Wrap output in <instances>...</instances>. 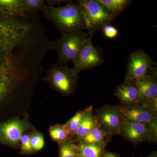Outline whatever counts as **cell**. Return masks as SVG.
Returning <instances> with one entry per match:
<instances>
[{
	"instance_id": "obj_1",
	"label": "cell",
	"mask_w": 157,
	"mask_h": 157,
	"mask_svg": "<svg viewBox=\"0 0 157 157\" xmlns=\"http://www.w3.org/2000/svg\"><path fill=\"white\" fill-rule=\"evenodd\" d=\"M48 43L29 23L0 12V107L43 71Z\"/></svg>"
},
{
	"instance_id": "obj_2",
	"label": "cell",
	"mask_w": 157,
	"mask_h": 157,
	"mask_svg": "<svg viewBox=\"0 0 157 157\" xmlns=\"http://www.w3.org/2000/svg\"><path fill=\"white\" fill-rule=\"evenodd\" d=\"M42 11L62 34L86 29L83 13L76 2L56 7L45 5Z\"/></svg>"
},
{
	"instance_id": "obj_3",
	"label": "cell",
	"mask_w": 157,
	"mask_h": 157,
	"mask_svg": "<svg viewBox=\"0 0 157 157\" xmlns=\"http://www.w3.org/2000/svg\"><path fill=\"white\" fill-rule=\"evenodd\" d=\"M94 33L76 31L62 34L61 36L54 42V50L58 59L55 65H67L76 58L85 42Z\"/></svg>"
},
{
	"instance_id": "obj_4",
	"label": "cell",
	"mask_w": 157,
	"mask_h": 157,
	"mask_svg": "<svg viewBox=\"0 0 157 157\" xmlns=\"http://www.w3.org/2000/svg\"><path fill=\"white\" fill-rule=\"evenodd\" d=\"M76 3L81 8L85 22L86 29L94 33L102 29L115 16L97 0H79Z\"/></svg>"
},
{
	"instance_id": "obj_5",
	"label": "cell",
	"mask_w": 157,
	"mask_h": 157,
	"mask_svg": "<svg viewBox=\"0 0 157 157\" xmlns=\"http://www.w3.org/2000/svg\"><path fill=\"white\" fill-rule=\"evenodd\" d=\"M78 73L67 65H53L45 74L44 79L61 94L68 95L74 91Z\"/></svg>"
},
{
	"instance_id": "obj_6",
	"label": "cell",
	"mask_w": 157,
	"mask_h": 157,
	"mask_svg": "<svg viewBox=\"0 0 157 157\" xmlns=\"http://www.w3.org/2000/svg\"><path fill=\"white\" fill-rule=\"evenodd\" d=\"M119 135L134 143L157 139V119L149 124L125 121Z\"/></svg>"
},
{
	"instance_id": "obj_7",
	"label": "cell",
	"mask_w": 157,
	"mask_h": 157,
	"mask_svg": "<svg viewBox=\"0 0 157 157\" xmlns=\"http://www.w3.org/2000/svg\"><path fill=\"white\" fill-rule=\"evenodd\" d=\"M92 37L91 34L73 61V68L77 73L92 69L104 62L101 51L93 44Z\"/></svg>"
},
{
	"instance_id": "obj_8",
	"label": "cell",
	"mask_w": 157,
	"mask_h": 157,
	"mask_svg": "<svg viewBox=\"0 0 157 157\" xmlns=\"http://www.w3.org/2000/svg\"><path fill=\"white\" fill-rule=\"evenodd\" d=\"M95 117L101 128L111 135H118L125 120L118 106L106 105L97 111Z\"/></svg>"
},
{
	"instance_id": "obj_9",
	"label": "cell",
	"mask_w": 157,
	"mask_h": 157,
	"mask_svg": "<svg viewBox=\"0 0 157 157\" xmlns=\"http://www.w3.org/2000/svg\"><path fill=\"white\" fill-rule=\"evenodd\" d=\"M153 62L144 51L141 49L130 55L127 66L125 80L135 81L148 74L152 68Z\"/></svg>"
},
{
	"instance_id": "obj_10",
	"label": "cell",
	"mask_w": 157,
	"mask_h": 157,
	"mask_svg": "<svg viewBox=\"0 0 157 157\" xmlns=\"http://www.w3.org/2000/svg\"><path fill=\"white\" fill-rule=\"evenodd\" d=\"M28 125L25 121L18 118L0 122V144L17 147Z\"/></svg>"
},
{
	"instance_id": "obj_11",
	"label": "cell",
	"mask_w": 157,
	"mask_h": 157,
	"mask_svg": "<svg viewBox=\"0 0 157 157\" xmlns=\"http://www.w3.org/2000/svg\"><path fill=\"white\" fill-rule=\"evenodd\" d=\"M125 120L149 124L157 119L156 112L147 105L139 104L132 106H118Z\"/></svg>"
},
{
	"instance_id": "obj_12",
	"label": "cell",
	"mask_w": 157,
	"mask_h": 157,
	"mask_svg": "<svg viewBox=\"0 0 157 157\" xmlns=\"http://www.w3.org/2000/svg\"><path fill=\"white\" fill-rule=\"evenodd\" d=\"M139 93L140 104H147L156 100L157 83L155 74H147L135 81Z\"/></svg>"
},
{
	"instance_id": "obj_13",
	"label": "cell",
	"mask_w": 157,
	"mask_h": 157,
	"mask_svg": "<svg viewBox=\"0 0 157 157\" xmlns=\"http://www.w3.org/2000/svg\"><path fill=\"white\" fill-rule=\"evenodd\" d=\"M114 94L122 106H132L140 104L139 93L135 81L125 80L117 86Z\"/></svg>"
},
{
	"instance_id": "obj_14",
	"label": "cell",
	"mask_w": 157,
	"mask_h": 157,
	"mask_svg": "<svg viewBox=\"0 0 157 157\" xmlns=\"http://www.w3.org/2000/svg\"><path fill=\"white\" fill-rule=\"evenodd\" d=\"M98 124L95 116L93 114L92 106H90L75 133L77 139L81 140Z\"/></svg>"
},
{
	"instance_id": "obj_15",
	"label": "cell",
	"mask_w": 157,
	"mask_h": 157,
	"mask_svg": "<svg viewBox=\"0 0 157 157\" xmlns=\"http://www.w3.org/2000/svg\"><path fill=\"white\" fill-rule=\"evenodd\" d=\"M112 135L105 132L98 124L79 141L83 143L99 144L105 147Z\"/></svg>"
},
{
	"instance_id": "obj_16",
	"label": "cell",
	"mask_w": 157,
	"mask_h": 157,
	"mask_svg": "<svg viewBox=\"0 0 157 157\" xmlns=\"http://www.w3.org/2000/svg\"><path fill=\"white\" fill-rule=\"evenodd\" d=\"M77 145L78 157H102L104 152V146L99 144L79 141Z\"/></svg>"
},
{
	"instance_id": "obj_17",
	"label": "cell",
	"mask_w": 157,
	"mask_h": 157,
	"mask_svg": "<svg viewBox=\"0 0 157 157\" xmlns=\"http://www.w3.org/2000/svg\"><path fill=\"white\" fill-rule=\"evenodd\" d=\"M49 133L52 139L59 144L66 142L69 140L72 134L67 123L56 124L51 127Z\"/></svg>"
},
{
	"instance_id": "obj_18",
	"label": "cell",
	"mask_w": 157,
	"mask_h": 157,
	"mask_svg": "<svg viewBox=\"0 0 157 157\" xmlns=\"http://www.w3.org/2000/svg\"><path fill=\"white\" fill-rule=\"evenodd\" d=\"M115 17L125 10L132 1L129 0H97Z\"/></svg>"
},
{
	"instance_id": "obj_19",
	"label": "cell",
	"mask_w": 157,
	"mask_h": 157,
	"mask_svg": "<svg viewBox=\"0 0 157 157\" xmlns=\"http://www.w3.org/2000/svg\"><path fill=\"white\" fill-rule=\"evenodd\" d=\"M0 11L12 14L25 13L23 9L21 0H0Z\"/></svg>"
},
{
	"instance_id": "obj_20",
	"label": "cell",
	"mask_w": 157,
	"mask_h": 157,
	"mask_svg": "<svg viewBox=\"0 0 157 157\" xmlns=\"http://www.w3.org/2000/svg\"><path fill=\"white\" fill-rule=\"evenodd\" d=\"M59 153L60 157H78V145L70 140L59 144Z\"/></svg>"
},
{
	"instance_id": "obj_21",
	"label": "cell",
	"mask_w": 157,
	"mask_h": 157,
	"mask_svg": "<svg viewBox=\"0 0 157 157\" xmlns=\"http://www.w3.org/2000/svg\"><path fill=\"white\" fill-rule=\"evenodd\" d=\"M21 2L24 11L29 14L42 11L45 6V1L42 0H21Z\"/></svg>"
},
{
	"instance_id": "obj_22",
	"label": "cell",
	"mask_w": 157,
	"mask_h": 157,
	"mask_svg": "<svg viewBox=\"0 0 157 157\" xmlns=\"http://www.w3.org/2000/svg\"><path fill=\"white\" fill-rule=\"evenodd\" d=\"M88 108L80 110L76 113V114L67 123L68 128L70 129L72 135H75L76 130L78 128L79 124L82 118L86 112Z\"/></svg>"
},
{
	"instance_id": "obj_23",
	"label": "cell",
	"mask_w": 157,
	"mask_h": 157,
	"mask_svg": "<svg viewBox=\"0 0 157 157\" xmlns=\"http://www.w3.org/2000/svg\"><path fill=\"white\" fill-rule=\"evenodd\" d=\"M31 146L34 151L41 150L44 146L45 141L42 134L35 132L30 136Z\"/></svg>"
},
{
	"instance_id": "obj_24",
	"label": "cell",
	"mask_w": 157,
	"mask_h": 157,
	"mask_svg": "<svg viewBox=\"0 0 157 157\" xmlns=\"http://www.w3.org/2000/svg\"><path fill=\"white\" fill-rule=\"evenodd\" d=\"M20 142L21 143V152L22 154H29L33 151L30 142V135H23L21 138Z\"/></svg>"
},
{
	"instance_id": "obj_25",
	"label": "cell",
	"mask_w": 157,
	"mask_h": 157,
	"mask_svg": "<svg viewBox=\"0 0 157 157\" xmlns=\"http://www.w3.org/2000/svg\"><path fill=\"white\" fill-rule=\"evenodd\" d=\"M104 36L109 39H113L118 36V30L114 26L107 24L102 29Z\"/></svg>"
},
{
	"instance_id": "obj_26",
	"label": "cell",
	"mask_w": 157,
	"mask_h": 157,
	"mask_svg": "<svg viewBox=\"0 0 157 157\" xmlns=\"http://www.w3.org/2000/svg\"><path fill=\"white\" fill-rule=\"evenodd\" d=\"M102 157H118L115 154L111 152H104Z\"/></svg>"
},
{
	"instance_id": "obj_27",
	"label": "cell",
	"mask_w": 157,
	"mask_h": 157,
	"mask_svg": "<svg viewBox=\"0 0 157 157\" xmlns=\"http://www.w3.org/2000/svg\"><path fill=\"white\" fill-rule=\"evenodd\" d=\"M145 157H157V152H154L151 153L150 155Z\"/></svg>"
}]
</instances>
